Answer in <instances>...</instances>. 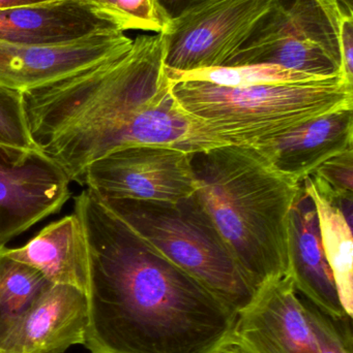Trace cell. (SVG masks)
<instances>
[{
	"label": "cell",
	"mask_w": 353,
	"mask_h": 353,
	"mask_svg": "<svg viewBox=\"0 0 353 353\" xmlns=\"http://www.w3.org/2000/svg\"><path fill=\"white\" fill-rule=\"evenodd\" d=\"M274 0H204L168 21L160 32L164 63L178 72L225 66Z\"/></svg>",
	"instance_id": "cell-7"
},
{
	"label": "cell",
	"mask_w": 353,
	"mask_h": 353,
	"mask_svg": "<svg viewBox=\"0 0 353 353\" xmlns=\"http://www.w3.org/2000/svg\"><path fill=\"white\" fill-rule=\"evenodd\" d=\"M151 1H153V0H151ZM153 6H155V4H153Z\"/></svg>",
	"instance_id": "cell-30"
},
{
	"label": "cell",
	"mask_w": 353,
	"mask_h": 353,
	"mask_svg": "<svg viewBox=\"0 0 353 353\" xmlns=\"http://www.w3.org/2000/svg\"><path fill=\"white\" fill-rule=\"evenodd\" d=\"M195 197L247 279L258 290L289 272V217L303 183L251 147H215L191 157Z\"/></svg>",
	"instance_id": "cell-3"
},
{
	"label": "cell",
	"mask_w": 353,
	"mask_h": 353,
	"mask_svg": "<svg viewBox=\"0 0 353 353\" xmlns=\"http://www.w3.org/2000/svg\"><path fill=\"white\" fill-rule=\"evenodd\" d=\"M352 144L353 109H343L253 149L274 169L303 183L319 165L353 148Z\"/></svg>",
	"instance_id": "cell-15"
},
{
	"label": "cell",
	"mask_w": 353,
	"mask_h": 353,
	"mask_svg": "<svg viewBox=\"0 0 353 353\" xmlns=\"http://www.w3.org/2000/svg\"><path fill=\"white\" fill-rule=\"evenodd\" d=\"M309 176L316 190L336 205L353 201V148L325 161Z\"/></svg>",
	"instance_id": "cell-21"
},
{
	"label": "cell",
	"mask_w": 353,
	"mask_h": 353,
	"mask_svg": "<svg viewBox=\"0 0 353 353\" xmlns=\"http://www.w3.org/2000/svg\"><path fill=\"white\" fill-rule=\"evenodd\" d=\"M128 30L113 8L97 0H54L0 10V41L8 43L60 46Z\"/></svg>",
	"instance_id": "cell-11"
},
{
	"label": "cell",
	"mask_w": 353,
	"mask_h": 353,
	"mask_svg": "<svg viewBox=\"0 0 353 353\" xmlns=\"http://www.w3.org/2000/svg\"><path fill=\"white\" fill-rule=\"evenodd\" d=\"M288 274L300 296L334 319L350 316L323 252L314 203L304 187L290 212Z\"/></svg>",
	"instance_id": "cell-14"
},
{
	"label": "cell",
	"mask_w": 353,
	"mask_h": 353,
	"mask_svg": "<svg viewBox=\"0 0 353 353\" xmlns=\"http://www.w3.org/2000/svg\"><path fill=\"white\" fill-rule=\"evenodd\" d=\"M166 74L170 82L195 81L209 83L227 88H245L261 85L292 84L310 82L327 77H318L306 72L288 70L276 64H246V65L218 66L190 72L167 70Z\"/></svg>",
	"instance_id": "cell-19"
},
{
	"label": "cell",
	"mask_w": 353,
	"mask_h": 353,
	"mask_svg": "<svg viewBox=\"0 0 353 353\" xmlns=\"http://www.w3.org/2000/svg\"><path fill=\"white\" fill-rule=\"evenodd\" d=\"M218 353H238L236 352V350H233V348L231 347V346L228 345L227 343L224 345V347L222 348V350H220Z\"/></svg>",
	"instance_id": "cell-29"
},
{
	"label": "cell",
	"mask_w": 353,
	"mask_h": 353,
	"mask_svg": "<svg viewBox=\"0 0 353 353\" xmlns=\"http://www.w3.org/2000/svg\"><path fill=\"white\" fill-rule=\"evenodd\" d=\"M70 184L62 168L39 149L0 144V247L60 212Z\"/></svg>",
	"instance_id": "cell-9"
},
{
	"label": "cell",
	"mask_w": 353,
	"mask_h": 353,
	"mask_svg": "<svg viewBox=\"0 0 353 353\" xmlns=\"http://www.w3.org/2000/svg\"><path fill=\"white\" fill-rule=\"evenodd\" d=\"M48 1H54V0H0V10L21 8V6H31V4Z\"/></svg>",
	"instance_id": "cell-26"
},
{
	"label": "cell",
	"mask_w": 353,
	"mask_h": 353,
	"mask_svg": "<svg viewBox=\"0 0 353 353\" xmlns=\"http://www.w3.org/2000/svg\"><path fill=\"white\" fill-rule=\"evenodd\" d=\"M339 0H274L225 66L276 64L318 77L343 74Z\"/></svg>",
	"instance_id": "cell-6"
},
{
	"label": "cell",
	"mask_w": 353,
	"mask_h": 353,
	"mask_svg": "<svg viewBox=\"0 0 353 353\" xmlns=\"http://www.w3.org/2000/svg\"><path fill=\"white\" fill-rule=\"evenodd\" d=\"M50 285L37 270L0 247V340Z\"/></svg>",
	"instance_id": "cell-18"
},
{
	"label": "cell",
	"mask_w": 353,
	"mask_h": 353,
	"mask_svg": "<svg viewBox=\"0 0 353 353\" xmlns=\"http://www.w3.org/2000/svg\"><path fill=\"white\" fill-rule=\"evenodd\" d=\"M229 341L251 353H321L289 274L257 290Z\"/></svg>",
	"instance_id": "cell-10"
},
{
	"label": "cell",
	"mask_w": 353,
	"mask_h": 353,
	"mask_svg": "<svg viewBox=\"0 0 353 353\" xmlns=\"http://www.w3.org/2000/svg\"><path fill=\"white\" fill-rule=\"evenodd\" d=\"M300 299L319 352L352 353V317L334 319L307 299Z\"/></svg>",
	"instance_id": "cell-20"
},
{
	"label": "cell",
	"mask_w": 353,
	"mask_h": 353,
	"mask_svg": "<svg viewBox=\"0 0 353 353\" xmlns=\"http://www.w3.org/2000/svg\"><path fill=\"white\" fill-rule=\"evenodd\" d=\"M113 8L126 23L128 30L160 33L166 23L155 10L151 0H97Z\"/></svg>",
	"instance_id": "cell-23"
},
{
	"label": "cell",
	"mask_w": 353,
	"mask_h": 353,
	"mask_svg": "<svg viewBox=\"0 0 353 353\" xmlns=\"http://www.w3.org/2000/svg\"><path fill=\"white\" fill-rule=\"evenodd\" d=\"M339 3L344 17H353L352 0H339Z\"/></svg>",
	"instance_id": "cell-27"
},
{
	"label": "cell",
	"mask_w": 353,
	"mask_h": 353,
	"mask_svg": "<svg viewBox=\"0 0 353 353\" xmlns=\"http://www.w3.org/2000/svg\"><path fill=\"white\" fill-rule=\"evenodd\" d=\"M8 256L35 268L51 284L68 285L86 294L88 248L74 213L52 222L20 248H6Z\"/></svg>",
	"instance_id": "cell-16"
},
{
	"label": "cell",
	"mask_w": 353,
	"mask_h": 353,
	"mask_svg": "<svg viewBox=\"0 0 353 353\" xmlns=\"http://www.w3.org/2000/svg\"><path fill=\"white\" fill-rule=\"evenodd\" d=\"M303 187L316 209L323 252L331 268L342 306L352 317V225L348 223L339 205L316 190L310 176L303 181Z\"/></svg>",
	"instance_id": "cell-17"
},
{
	"label": "cell",
	"mask_w": 353,
	"mask_h": 353,
	"mask_svg": "<svg viewBox=\"0 0 353 353\" xmlns=\"http://www.w3.org/2000/svg\"><path fill=\"white\" fill-rule=\"evenodd\" d=\"M0 144L16 148H37L29 134L22 92L2 85H0Z\"/></svg>",
	"instance_id": "cell-22"
},
{
	"label": "cell",
	"mask_w": 353,
	"mask_h": 353,
	"mask_svg": "<svg viewBox=\"0 0 353 353\" xmlns=\"http://www.w3.org/2000/svg\"><path fill=\"white\" fill-rule=\"evenodd\" d=\"M87 327L86 294L51 284L0 340V353H64L84 345Z\"/></svg>",
	"instance_id": "cell-13"
},
{
	"label": "cell",
	"mask_w": 353,
	"mask_h": 353,
	"mask_svg": "<svg viewBox=\"0 0 353 353\" xmlns=\"http://www.w3.org/2000/svg\"><path fill=\"white\" fill-rule=\"evenodd\" d=\"M99 199L155 252L198 280L238 314L251 304L257 290L195 194L178 203Z\"/></svg>",
	"instance_id": "cell-5"
},
{
	"label": "cell",
	"mask_w": 353,
	"mask_h": 353,
	"mask_svg": "<svg viewBox=\"0 0 353 353\" xmlns=\"http://www.w3.org/2000/svg\"><path fill=\"white\" fill-rule=\"evenodd\" d=\"M228 345L231 346L232 348H233L234 350H236L238 353H251L249 352H247L246 350H244V348L240 347V345H238V344L233 343V342L228 341L227 342Z\"/></svg>",
	"instance_id": "cell-28"
},
{
	"label": "cell",
	"mask_w": 353,
	"mask_h": 353,
	"mask_svg": "<svg viewBox=\"0 0 353 353\" xmlns=\"http://www.w3.org/2000/svg\"><path fill=\"white\" fill-rule=\"evenodd\" d=\"M191 157L168 147H128L89 165L83 186L103 199L178 203L196 192Z\"/></svg>",
	"instance_id": "cell-8"
},
{
	"label": "cell",
	"mask_w": 353,
	"mask_h": 353,
	"mask_svg": "<svg viewBox=\"0 0 353 353\" xmlns=\"http://www.w3.org/2000/svg\"><path fill=\"white\" fill-rule=\"evenodd\" d=\"M170 83L182 111L225 146L255 148L311 120L353 109V82L343 74L245 88L195 81Z\"/></svg>",
	"instance_id": "cell-4"
},
{
	"label": "cell",
	"mask_w": 353,
	"mask_h": 353,
	"mask_svg": "<svg viewBox=\"0 0 353 353\" xmlns=\"http://www.w3.org/2000/svg\"><path fill=\"white\" fill-rule=\"evenodd\" d=\"M342 65L345 76L353 82V17L343 19L341 26Z\"/></svg>",
	"instance_id": "cell-24"
},
{
	"label": "cell",
	"mask_w": 353,
	"mask_h": 353,
	"mask_svg": "<svg viewBox=\"0 0 353 353\" xmlns=\"http://www.w3.org/2000/svg\"><path fill=\"white\" fill-rule=\"evenodd\" d=\"M133 39L122 31L76 43L33 46L0 41V85L30 90L128 51Z\"/></svg>",
	"instance_id": "cell-12"
},
{
	"label": "cell",
	"mask_w": 353,
	"mask_h": 353,
	"mask_svg": "<svg viewBox=\"0 0 353 353\" xmlns=\"http://www.w3.org/2000/svg\"><path fill=\"white\" fill-rule=\"evenodd\" d=\"M204 0H153L158 14L167 24L168 21L182 14Z\"/></svg>",
	"instance_id": "cell-25"
},
{
	"label": "cell",
	"mask_w": 353,
	"mask_h": 353,
	"mask_svg": "<svg viewBox=\"0 0 353 353\" xmlns=\"http://www.w3.org/2000/svg\"><path fill=\"white\" fill-rule=\"evenodd\" d=\"M22 99L33 144L79 185L89 165L128 147L194 153L224 146L174 99L160 33L139 35L128 51Z\"/></svg>",
	"instance_id": "cell-2"
},
{
	"label": "cell",
	"mask_w": 353,
	"mask_h": 353,
	"mask_svg": "<svg viewBox=\"0 0 353 353\" xmlns=\"http://www.w3.org/2000/svg\"><path fill=\"white\" fill-rule=\"evenodd\" d=\"M88 248L91 353H218L238 312L155 252L88 188L75 197Z\"/></svg>",
	"instance_id": "cell-1"
}]
</instances>
